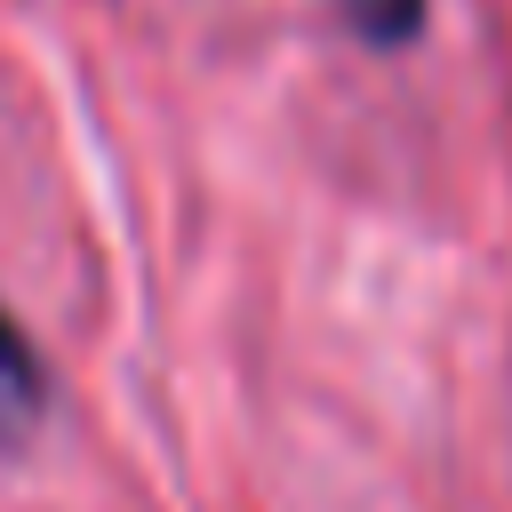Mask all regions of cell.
<instances>
[{
    "label": "cell",
    "mask_w": 512,
    "mask_h": 512,
    "mask_svg": "<svg viewBox=\"0 0 512 512\" xmlns=\"http://www.w3.org/2000/svg\"><path fill=\"white\" fill-rule=\"evenodd\" d=\"M56 408V376L40 360V344L16 328V312L0 304V448H24Z\"/></svg>",
    "instance_id": "6da1fadb"
},
{
    "label": "cell",
    "mask_w": 512,
    "mask_h": 512,
    "mask_svg": "<svg viewBox=\"0 0 512 512\" xmlns=\"http://www.w3.org/2000/svg\"><path fill=\"white\" fill-rule=\"evenodd\" d=\"M336 16H344V32L360 48H408L424 32L432 0H336Z\"/></svg>",
    "instance_id": "7a4b0ae2"
}]
</instances>
